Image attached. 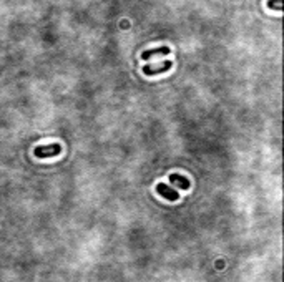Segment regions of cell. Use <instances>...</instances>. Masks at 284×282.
I'll return each mask as SVG.
<instances>
[{
    "mask_svg": "<svg viewBox=\"0 0 284 282\" xmlns=\"http://www.w3.org/2000/svg\"><path fill=\"white\" fill-rule=\"evenodd\" d=\"M267 5H269L272 10H282V0H269Z\"/></svg>",
    "mask_w": 284,
    "mask_h": 282,
    "instance_id": "cell-6",
    "label": "cell"
},
{
    "mask_svg": "<svg viewBox=\"0 0 284 282\" xmlns=\"http://www.w3.org/2000/svg\"><path fill=\"white\" fill-rule=\"evenodd\" d=\"M62 153V146L58 143H52V145H47V146H37L34 150V155L37 158H53Z\"/></svg>",
    "mask_w": 284,
    "mask_h": 282,
    "instance_id": "cell-1",
    "label": "cell"
},
{
    "mask_svg": "<svg viewBox=\"0 0 284 282\" xmlns=\"http://www.w3.org/2000/svg\"><path fill=\"white\" fill-rule=\"evenodd\" d=\"M170 183L173 184V186L179 188V189H190V186H191L188 178H184L181 175H171L170 176Z\"/></svg>",
    "mask_w": 284,
    "mask_h": 282,
    "instance_id": "cell-4",
    "label": "cell"
},
{
    "mask_svg": "<svg viewBox=\"0 0 284 282\" xmlns=\"http://www.w3.org/2000/svg\"><path fill=\"white\" fill-rule=\"evenodd\" d=\"M171 67H173V62L166 60V62H163V63L158 65V67H151V65H145L143 72H145V75H148V77H151V75L165 73V72H168V70H170Z\"/></svg>",
    "mask_w": 284,
    "mask_h": 282,
    "instance_id": "cell-3",
    "label": "cell"
},
{
    "mask_svg": "<svg viewBox=\"0 0 284 282\" xmlns=\"http://www.w3.org/2000/svg\"><path fill=\"white\" fill-rule=\"evenodd\" d=\"M156 193L160 194V196L165 198V199H168V201H178V199H179V194H178L176 189L170 188L165 183L158 184V186H156Z\"/></svg>",
    "mask_w": 284,
    "mask_h": 282,
    "instance_id": "cell-2",
    "label": "cell"
},
{
    "mask_svg": "<svg viewBox=\"0 0 284 282\" xmlns=\"http://www.w3.org/2000/svg\"><path fill=\"white\" fill-rule=\"evenodd\" d=\"M171 50L168 47H160V48H153V50H146L141 53V58L143 60H150L151 57H155V55H168Z\"/></svg>",
    "mask_w": 284,
    "mask_h": 282,
    "instance_id": "cell-5",
    "label": "cell"
}]
</instances>
